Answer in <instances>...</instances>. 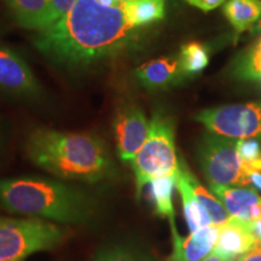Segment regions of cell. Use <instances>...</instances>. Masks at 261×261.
Returning <instances> with one entry per match:
<instances>
[{
    "mask_svg": "<svg viewBox=\"0 0 261 261\" xmlns=\"http://www.w3.org/2000/svg\"><path fill=\"white\" fill-rule=\"evenodd\" d=\"M129 3L77 0L63 17L37 32L35 45L54 61L70 65L114 56L132 44L138 32L129 19Z\"/></svg>",
    "mask_w": 261,
    "mask_h": 261,
    "instance_id": "cell-1",
    "label": "cell"
},
{
    "mask_svg": "<svg viewBox=\"0 0 261 261\" xmlns=\"http://www.w3.org/2000/svg\"><path fill=\"white\" fill-rule=\"evenodd\" d=\"M27 152L38 167L61 179L97 182L115 174L106 142L93 133L39 128L29 137Z\"/></svg>",
    "mask_w": 261,
    "mask_h": 261,
    "instance_id": "cell-2",
    "label": "cell"
},
{
    "mask_svg": "<svg viewBox=\"0 0 261 261\" xmlns=\"http://www.w3.org/2000/svg\"><path fill=\"white\" fill-rule=\"evenodd\" d=\"M0 204L10 213L61 224H86L98 203L90 192L52 179L23 177L0 180Z\"/></svg>",
    "mask_w": 261,
    "mask_h": 261,
    "instance_id": "cell-3",
    "label": "cell"
},
{
    "mask_svg": "<svg viewBox=\"0 0 261 261\" xmlns=\"http://www.w3.org/2000/svg\"><path fill=\"white\" fill-rule=\"evenodd\" d=\"M70 234L69 227L38 218L0 217V261H21L34 253L55 249Z\"/></svg>",
    "mask_w": 261,
    "mask_h": 261,
    "instance_id": "cell-4",
    "label": "cell"
},
{
    "mask_svg": "<svg viewBox=\"0 0 261 261\" xmlns=\"http://www.w3.org/2000/svg\"><path fill=\"white\" fill-rule=\"evenodd\" d=\"M180 159L177 156L174 123L171 117L156 113L150 120L149 135L144 145L130 162L136 177L137 196L152 179L177 174Z\"/></svg>",
    "mask_w": 261,
    "mask_h": 261,
    "instance_id": "cell-5",
    "label": "cell"
},
{
    "mask_svg": "<svg viewBox=\"0 0 261 261\" xmlns=\"http://www.w3.org/2000/svg\"><path fill=\"white\" fill-rule=\"evenodd\" d=\"M238 139L205 135L198 150L200 165L210 185L246 187L249 184L246 162L237 150Z\"/></svg>",
    "mask_w": 261,
    "mask_h": 261,
    "instance_id": "cell-6",
    "label": "cell"
},
{
    "mask_svg": "<svg viewBox=\"0 0 261 261\" xmlns=\"http://www.w3.org/2000/svg\"><path fill=\"white\" fill-rule=\"evenodd\" d=\"M195 119L214 135L234 139H261V102L205 109Z\"/></svg>",
    "mask_w": 261,
    "mask_h": 261,
    "instance_id": "cell-7",
    "label": "cell"
},
{
    "mask_svg": "<svg viewBox=\"0 0 261 261\" xmlns=\"http://www.w3.org/2000/svg\"><path fill=\"white\" fill-rule=\"evenodd\" d=\"M149 127L150 121L139 107L127 104L120 108L115 117V135L117 154L122 161H133L148 138Z\"/></svg>",
    "mask_w": 261,
    "mask_h": 261,
    "instance_id": "cell-8",
    "label": "cell"
},
{
    "mask_svg": "<svg viewBox=\"0 0 261 261\" xmlns=\"http://www.w3.org/2000/svg\"><path fill=\"white\" fill-rule=\"evenodd\" d=\"M169 221L172 225L173 246H174L172 261H202L213 253L219 237L220 226L208 225L184 238L178 234L174 219Z\"/></svg>",
    "mask_w": 261,
    "mask_h": 261,
    "instance_id": "cell-9",
    "label": "cell"
},
{
    "mask_svg": "<svg viewBox=\"0 0 261 261\" xmlns=\"http://www.w3.org/2000/svg\"><path fill=\"white\" fill-rule=\"evenodd\" d=\"M211 189L231 217L246 223L261 220V197L254 190L226 185H211Z\"/></svg>",
    "mask_w": 261,
    "mask_h": 261,
    "instance_id": "cell-10",
    "label": "cell"
},
{
    "mask_svg": "<svg viewBox=\"0 0 261 261\" xmlns=\"http://www.w3.org/2000/svg\"><path fill=\"white\" fill-rule=\"evenodd\" d=\"M256 247L257 242L250 232L248 223L231 217L227 223L220 226L219 237L213 252L227 261H236Z\"/></svg>",
    "mask_w": 261,
    "mask_h": 261,
    "instance_id": "cell-11",
    "label": "cell"
},
{
    "mask_svg": "<svg viewBox=\"0 0 261 261\" xmlns=\"http://www.w3.org/2000/svg\"><path fill=\"white\" fill-rule=\"evenodd\" d=\"M0 87L14 92H34V75L29 67L11 51L0 48Z\"/></svg>",
    "mask_w": 261,
    "mask_h": 261,
    "instance_id": "cell-12",
    "label": "cell"
},
{
    "mask_svg": "<svg viewBox=\"0 0 261 261\" xmlns=\"http://www.w3.org/2000/svg\"><path fill=\"white\" fill-rule=\"evenodd\" d=\"M190 171L185 165V162L180 159L179 171L177 175V188L181 195L182 207H184V215L187 219V224L190 232H196L202 227L213 225L208 212L201 202L197 200L192 190L190 180H189Z\"/></svg>",
    "mask_w": 261,
    "mask_h": 261,
    "instance_id": "cell-13",
    "label": "cell"
},
{
    "mask_svg": "<svg viewBox=\"0 0 261 261\" xmlns=\"http://www.w3.org/2000/svg\"><path fill=\"white\" fill-rule=\"evenodd\" d=\"M18 24L28 29L42 31L50 22L51 0H5Z\"/></svg>",
    "mask_w": 261,
    "mask_h": 261,
    "instance_id": "cell-14",
    "label": "cell"
},
{
    "mask_svg": "<svg viewBox=\"0 0 261 261\" xmlns=\"http://www.w3.org/2000/svg\"><path fill=\"white\" fill-rule=\"evenodd\" d=\"M179 69L180 64L177 58H160L143 64L136 70V75L148 89H161L175 79Z\"/></svg>",
    "mask_w": 261,
    "mask_h": 261,
    "instance_id": "cell-15",
    "label": "cell"
},
{
    "mask_svg": "<svg viewBox=\"0 0 261 261\" xmlns=\"http://www.w3.org/2000/svg\"><path fill=\"white\" fill-rule=\"evenodd\" d=\"M224 15L237 33L252 29L261 18V0H228Z\"/></svg>",
    "mask_w": 261,
    "mask_h": 261,
    "instance_id": "cell-16",
    "label": "cell"
},
{
    "mask_svg": "<svg viewBox=\"0 0 261 261\" xmlns=\"http://www.w3.org/2000/svg\"><path fill=\"white\" fill-rule=\"evenodd\" d=\"M177 174L165 175L152 179L149 182L150 196L154 202L156 214L162 218L174 219V208H173L172 196L173 189L177 187Z\"/></svg>",
    "mask_w": 261,
    "mask_h": 261,
    "instance_id": "cell-17",
    "label": "cell"
},
{
    "mask_svg": "<svg viewBox=\"0 0 261 261\" xmlns=\"http://www.w3.org/2000/svg\"><path fill=\"white\" fill-rule=\"evenodd\" d=\"M166 0H130L128 15L137 29L163 18Z\"/></svg>",
    "mask_w": 261,
    "mask_h": 261,
    "instance_id": "cell-18",
    "label": "cell"
},
{
    "mask_svg": "<svg viewBox=\"0 0 261 261\" xmlns=\"http://www.w3.org/2000/svg\"><path fill=\"white\" fill-rule=\"evenodd\" d=\"M234 73L241 79L261 84V37L238 58Z\"/></svg>",
    "mask_w": 261,
    "mask_h": 261,
    "instance_id": "cell-19",
    "label": "cell"
},
{
    "mask_svg": "<svg viewBox=\"0 0 261 261\" xmlns=\"http://www.w3.org/2000/svg\"><path fill=\"white\" fill-rule=\"evenodd\" d=\"M189 180H190V185L192 190H194L196 197H197V200L201 202V204L203 205L205 210H207L208 214H210L213 225L221 226V225L227 223L230 220L231 215L227 213V211L220 203V201H218L207 189L202 187L191 172L190 175H189Z\"/></svg>",
    "mask_w": 261,
    "mask_h": 261,
    "instance_id": "cell-20",
    "label": "cell"
},
{
    "mask_svg": "<svg viewBox=\"0 0 261 261\" xmlns=\"http://www.w3.org/2000/svg\"><path fill=\"white\" fill-rule=\"evenodd\" d=\"M178 60L181 70L188 74H197L207 67L210 57L203 45L198 42H189L181 47Z\"/></svg>",
    "mask_w": 261,
    "mask_h": 261,
    "instance_id": "cell-21",
    "label": "cell"
},
{
    "mask_svg": "<svg viewBox=\"0 0 261 261\" xmlns=\"http://www.w3.org/2000/svg\"><path fill=\"white\" fill-rule=\"evenodd\" d=\"M93 261H151L132 244H112L99 250Z\"/></svg>",
    "mask_w": 261,
    "mask_h": 261,
    "instance_id": "cell-22",
    "label": "cell"
},
{
    "mask_svg": "<svg viewBox=\"0 0 261 261\" xmlns=\"http://www.w3.org/2000/svg\"><path fill=\"white\" fill-rule=\"evenodd\" d=\"M237 150L243 161L247 163L254 162L261 158V148L256 140L238 139Z\"/></svg>",
    "mask_w": 261,
    "mask_h": 261,
    "instance_id": "cell-23",
    "label": "cell"
},
{
    "mask_svg": "<svg viewBox=\"0 0 261 261\" xmlns=\"http://www.w3.org/2000/svg\"><path fill=\"white\" fill-rule=\"evenodd\" d=\"M76 2L77 0H51L50 22H48L47 27H50L52 23H55V22L58 21V19L63 17L65 14H68Z\"/></svg>",
    "mask_w": 261,
    "mask_h": 261,
    "instance_id": "cell-24",
    "label": "cell"
},
{
    "mask_svg": "<svg viewBox=\"0 0 261 261\" xmlns=\"http://www.w3.org/2000/svg\"><path fill=\"white\" fill-rule=\"evenodd\" d=\"M185 2L195 6V8L202 10V11L208 12L220 6L225 0H185Z\"/></svg>",
    "mask_w": 261,
    "mask_h": 261,
    "instance_id": "cell-25",
    "label": "cell"
},
{
    "mask_svg": "<svg viewBox=\"0 0 261 261\" xmlns=\"http://www.w3.org/2000/svg\"><path fill=\"white\" fill-rule=\"evenodd\" d=\"M246 172H247L248 181L252 182L254 187H256L261 191V172L250 168L247 163H246Z\"/></svg>",
    "mask_w": 261,
    "mask_h": 261,
    "instance_id": "cell-26",
    "label": "cell"
},
{
    "mask_svg": "<svg viewBox=\"0 0 261 261\" xmlns=\"http://www.w3.org/2000/svg\"><path fill=\"white\" fill-rule=\"evenodd\" d=\"M248 227H249L250 232L253 233V236L255 237L257 247L261 246V220L253 221V223H248Z\"/></svg>",
    "mask_w": 261,
    "mask_h": 261,
    "instance_id": "cell-27",
    "label": "cell"
},
{
    "mask_svg": "<svg viewBox=\"0 0 261 261\" xmlns=\"http://www.w3.org/2000/svg\"><path fill=\"white\" fill-rule=\"evenodd\" d=\"M236 261H261V246L254 248L252 252L246 254Z\"/></svg>",
    "mask_w": 261,
    "mask_h": 261,
    "instance_id": "cell-28",
    "label": "cell"
},
{
    "mask_svg": "<svg viewBox=\"0 0 261 261\" xmlns=\"http://www.w3.org/2000/svg\"><path fill=\"white\" fill-rule=\"evenodd\" d=\"M202 261H227L226 259H224L223 256H220L219 254H217V253H212V254H210V255H208L207 257H205V259H203Z\"/></svg>",
    "mask_w": 261,
    "mask_h": 261,
    "instance_id": "cell-29",
    "label": "cell"
},
{
    "mask_svg": "<svg viewBox=\"0 0 261 261\" xmlns=\"http://www.w3.org/2000/svg\"><path fill=\"white\" fill-rule=\"evenodd\" d=\"M246 163H247V162H246ZM247 165L249 166L250 168H253V169H255V171L261 172V158H260L259 160H256V161H254V162L247 163Z\"/></svg>",
    "mask_w": 261,
    "mask_h": 261,
    "instance_id": "cell-30",
    "label": "cell"
},
{
    "mask_svg": "<svg viewBox=\"0 0 261 261\" xmlns=\"http://www.w3.org/2000/svg\"><path fill=\"white\" fill-rule=\"evenodd\" d=\"M252 33L253 34H260L261 33V18L259 19V22H257V23L252 28Z\"/></svg>",
    "mask_w": 261,
    "mask_h": 261,
    "instance_id": "cell-31",
    "label": "cell"
}]
</instances>
